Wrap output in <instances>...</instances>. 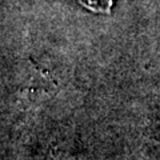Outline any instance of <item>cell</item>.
Returning a JSON list of instances; mask_svg holds the SVG:
<instances>
[{"mask_svg":"<svg viewBox=\"0 0 160 160\" xmlns=\"http://www.w3.org/2000/svg\"><path fill=\"white\" fill-rule=\"evenodd\" d=\"M80 6L95 13H109L115 0H78Z\"/></svg>","mask_w":160,"mask_h":160,"instance_id":"6da1fadb","label":"cell"}]
</instances>
